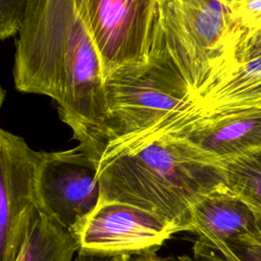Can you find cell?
I'll use <instances>...</instances> for the list:
<instances>
[{"label":"cell","instance_id":"15","mask_svg":"<svg viewBox=\"0 0 261 261\" xmlns=\"http://www.w3.org/2000/svg\"><path fill=\"white\" fill-rule=\"evenodd\" d=\"M28 8V0H0V37L18 35Z\"/></svg>","mask_w":261,"mask_h":261},{"label":"cell","instance_id":"8","mask_svg":"<svg viewBox=\"0 0 261 261\" xmlns=\"http://www.w3.org/2000/svg\"><path fill=\"white\" fill-rule=\"evenodd\" d=\"M177 229L139 207L99 202L73 233L79 253L96 256H138L157 252Z\"/></svg>","mask_w":261,"mask_h":261},{"label":"cell","instance_id":"9","mask_svg":"<svg viewBox=\"0 0 261 261\" xmlns=\"http://www.w3.org/2000/svg\"><path fill=\"white\" fill-rule=\"evenodd\" d=\"M162 128L185 138L221 167L261 150V109L190 114Z\"/></svg>","mask_w":261,"mask_h":261},{"label":"cell","instance_id":"18","mask_svg":"<svg viewBox=\"0 0 261 261\" xmlns=\"http://www.w3.org/2000/svg\"><path fill=\"white\" fill-rule=\"evenodd\" d=\"M132 256H96V255H85L80 254L75 256L73 261H130Z\"/></svg>","mask_w":261,"mask_h":261},{"label":"cell","instance_id":"10","mask_svg":"<svg viewBox=\"0 0 261 261\" xmlns=\"http://www.w3.org/2000/svg\"><path fill=\"white\" fill-rule=\"evenodd\" d=\"M194 246L215 248L238 239L261 242L253 210L227 186L202 197L191 207Z\"/></svg>","mask_w":261,"mask_h":261},{"label":"cell","instance_id":"2","mask_svg":"<svg viewBox=\"0 0 261 261\" xmlns=\"http://www.w3.org/2000/svg\"><path fill=\"white\" fill-rule=\"evenodd\" d=\"M99 202L149 211L192 231L191 207L225 186L223 167L175 133L162 128L133 143L105 149L99 161Z\"/></svg>","mask_w":261,"mask_h":261},{"label":"cell","instance_id":"16","mask_svg":"<svg viewBox=\"0 0 261 261\" xmlns=\"http://www.w3.org/2000/svg\"><path fill=\"white\" fill-rule=\"evenodd\" d=\"M230 8L241 36L261 29V0H230Z\"/></svg>","mask_w":261,"mask_h":261},{"label":"cell","instance_id":"17","mask_svg":"<svg viewBox=\"0 0 261 261\" xmlns=\"http://www.w3.org/2000/svg\"><path fill=\"white\" fill-rule=\"evenodd\" d=\"M261 56V29L249 32L239 38L234 51V61L243 63Z\"/></svg>","mask_w":261,"mask_h":261},{"label":"cell","instance_id":"6","mask_svg":"<svg viewBox=\"0 0 261 261\" xmlns=\"http://www.w3.org/2000/svg\"><path fill=\"white\" fill-rule=\"evenodd\" d=\"M161 0H82L103 76L147 64Z\"/></svg>","mask_w":261,"mask_h":261},{"label":"cell","instance_id":"7","mask_svg":"<svg viewBox=\"0 0 261 261\" xmlns=\"http://www.w3.org/2000/svg\"><path fill=\"white\" fill-rule=\"evenodd\" d=\"M42 151L0 130V261H15L39 214L36 180Z\"/></svg>","mask_w":261,"mask_h":261},{"label":"cell","instance_id":"5","mask_svg":"<svg viewBox=\"0 0 261 261\" xmlns=\"http://www.w3.org/2000/svg\"><path fill=\"white\" fill-rule=\"evenodd\" d=\"M100 158V149L88 143L42 151L36 180L39 212L74 233L99 203Z\"/></svg>","mask_w":261,"mask_h":261},{"label":"cell","instance_id":"11","mask_svg":"<svg viewBox=\"0 0 261 261\" xmlns=\"http://www.w3.org/2000/svg\"><path fill=\"white\" fill-rule=\"evenodd\" d=\"M260 109L261 56L233 65L197 98L196 109L190 114Z\"/></svg>","mask_w":261,"mask_h":261},{"label":"cell","instance_id":"3","mask_svg":"<svg viewBox=\"0 0 261 261\" xmlns=\"http://www.w3.org/2000/svg\"><path fill=\"white\" fill-rule=\"evenodd\" d=\"M240 36L230 0H161L151 57L197 99L236 65Z\"/></svg>","mask_w":261,"mask_h":261},{"label":"cell","instance_id":"4","mask_svg":"<svg viewBox=\"0 0 261 261\" xmlns=\"http://www.w3.org/2000/svg\"><path fill=\"white\" fill-rule=\"evenodd\" d=\"M105 89L108 116L103 151L151 135L197 106L196 97L181 79L152 57L147 64L110 75Z\"/></svg>","mask_w":261,"mask_h":261},{"label":"cell","instance_id":"13","mask_svg":"<svg viewBox=\"0 0 261 261\" xmlns=\"http://www.w3.org/2000/svg\"><path fill=\"white\" fill-rule=\"evenodd\" d=\"M223 174L229 191L253 210L261 237V150L226 163Z\"/></svg>","mask_w":261,"mask_h":261},{"label":"cell","instance_id":"1","mask_svg":"<svg viewBox=\"0 0 261 261\" xmlns=\"http://www.w3.org/2000/svg\"><path fill=\"white\" fill-rule=\"evenodd\" d=\"M15 44V88L51 97L73 138L103 152L105 79L82 0H28Z\"/></svg>","mask_w":261,"mask_h":261},{"label":"cell","instance_id":"12","mask_svg":"<svg viewBox=\"0 0 261 261\" xmlns=\"http://www.w3.org/2000/svg\"><path fill=\"white\" fill-rule=\"evenodd\" d=\"M79 250L72 232L39 212L15 261H73Z\"/></svg>","mask_w":261,"mask_h":261},{"label":"cell","instance_id":"14","mask_svg":"<svg viewBox=\"0 0 261 261\" xmlns=\"http://www.w3.org/2000/svg\"><path fill=\"white\" fill-rule=\"evenodd\" d=\"M194 261H261V242L238 239L215 248L193 246Z\"/></svg>","mask_w":261,"mask_h":261}]
</instances>
